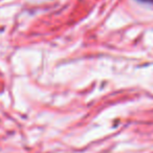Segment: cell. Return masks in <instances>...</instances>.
I'll use <instances>...</instances> for the list:
<instances>
[{
    "mask_svg": "<svg viewBox=\"0 0 153 153\" xmlns=\"http://www.w3.org/2000/svg\"><path fill=\"white\" fill-rule=\"evenodd\" d=\"M140 1H143V2H149V3H153V0H140Z\"/></svg>",
    "mask_w": 153,
    "mask_h": 153,
    "instance_id": "1",
    "label": "cell"
}]
</instances>
